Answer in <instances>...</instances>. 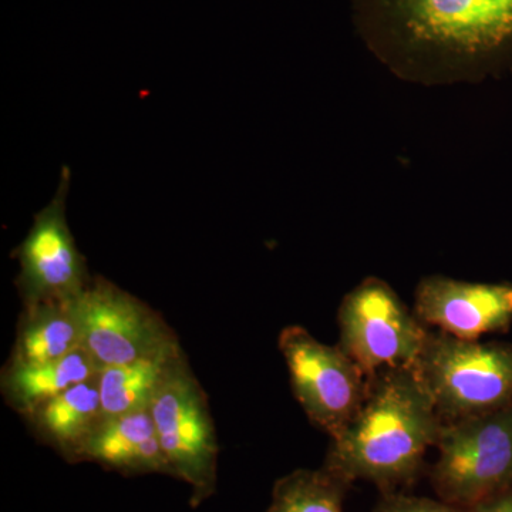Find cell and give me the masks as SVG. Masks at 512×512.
I'll return each instance as SVG.
<instances>
[{"instance_id": "1", "label": "cell", "mask_w": 512, "mask_h": 512, "mask_svg": "<svg viewBox=\"0 0 512 512\" xmlns=\"http://www.w3.org/2000/svg\"><path fill=\"white\" fill-rule=\"evenodd\" d=\"M377 62L424 87L466 86L512 70V0H352Z\"/></svg>"}, {"instance_id": "2", "label": "cell", "mask_w": 512, "mask_h": 512, "mask_svg": "<svg viewBox=\"0 0 512 512\" xmlns=\"http://www.w3.org/2000/svg\"><path fill=\"white\" fill-rule=\"evenodd\" d=\"M443 424L414 367L383 370L370 377L356 416L330 437L323 467L350 485L367 481L396 493L420 477Z\"/></svg>"}, {"instance_id": "3", "label": "cell", "mask_w": 512, "mask_h": 512, "mask_svg": "<svg viewBox=\"0 0 512 512\" xmlns=\"http://www.w3.org/2000/svg\"><path fill=\"white\" fill-rule=\"evenodd\" d=\"M444 423L512 406V345L431 330L414 365Z\"/></svg>"}, {"instance_id": "4", "label": "cell", "mask_w": 512, "mask_h": 512, "mask_svg": "<svg viewBox=\"0 0 512 512\" xmlns=\"http://www.w3.org/2000/svg\"><path fill=\"white\" fill-rule=\"evenodd\" d=\"M430 480L437 497L461 508L512 487V406L444 423Z\"/></svg>"}, {"instance_id": "5", "label": "cell", "mask_w": 512, "mask_h": 512, "mask_svg": "<svg viewBox=\"0 0 512 512\" xmlns=\"http://www.w3.org/2000/svg\"><path fill=\"white\" fill-rule=\"evenodd\" d=\"M336 322L340 349L367 379L383 370L414 367L430 332L377 276H367L343 296Z\"/></svg>"}, {"instance_id": "6", "label": "cell", "mask_w": 512, "mask_h": 512, "mask_svg": "<svg viewBox=\"0 0 512 512\" xmlns=\"http://www.w3.org/2000/svg\"><path fill=\"white\" fill-rule=\"evenodd\" d=\"M150 413L173 477L190 484L191 504L198 507L217 485L218 441L207 396L185 353L165 377Z\"/></svg>"}, {"instance_id": "7", "label": "cell", "mask_w": 512, "mask_h": 512, "mask_svg": "<svg viewBox=\"0 0 512 512\" xmlns=\"http://www.w3.org/2000/svg\"><path fill=\"white\" fill-rule=\"evenodd\" d=\"M278 348L303 413L329 439L336 436L365 402L369 379L338 343L326 345L303 326L282 329Z\"/></svg>"}, {"instance_id": "8", "label": "cell", "mask_w": 512, "mask_h": 512, "mask_svg": "<svg viewBox=\"0 0 512 512\" xmlns=\"http://www.w3.org/2000/svg\"><path fill=\"white\" fill-rule=\"evenodd\" d=\"M72 305L82 348L99 370L156 355L180 343L154 309L101 276L92 279Z\"/></svg>"}, {"instance_id": "9", "label": "cell", "mask_w": 512, "mask_h": 512, "mask_svg": "<svg viewBox=\"0 0 512 512\" xmlns=\"http://www.w3.org/2000/svg\"><path fill=\"white\" fill-rule=\"evenodd\" d=\"M70 170L63 168L53 200L37 212L25 241L16 248L20 271L16 286L25 306L69 302L92 282L66 217Z\"/></svg>"}, {"instance_id": "10", "label": "cell", "mask_w": 512, "mask_h": 512, "mask_svg": "<svg viewBox=\"0 0 512 512\" xmlns=\"http://www.w3.org/2000/svg\"><path fill=\"white\" fill-rule=\"evenodd\" d=\"M413 311L431 330L457 339L480 340L511 329L512 284L427 275L416 286Z\"/></svg>"}, {"instance_id": "11", "label": "cell", "mask_w": 512, "mask_h": 512, "mask_svg": "<svg viewBox=\"0 0 512 512\" xmlns=\"http://www.w3.org/2000/svg\"><path fill=\"white\" fill-rule=\"evenodd\" d=\"M79 461H94L123 474L173 476L150 409L104 417L86 441Z\"/></svg>"}, {"instance_id": "12", "label": "cell", "mask_w": 512, "mask_h": 512, "mask_svg": "<svg viewBox=\"0 0 512 512\" xmlns=\"http://www.w3.org/2000/svg\"><path fill=\"white\" fill-rule=\"evenodd\" d=\"M25 419L43 443L79 463L84 444L104 419L99 375L40 404Z\"/></svg>"}, {"instance_id": "13", "label": "cell", "mask_w": 512, "mask_h": 512, "mask_svg": "<svg viewBox=\"0 0 512 512\" xmlns=\"http://www.w3.org/2000/svg\"><path fill=\"white\" fill-rule=\"evenodd\" d=\"M99 367L83 348L43 363L8 362L0 377L5 402L23 417L76 384L99 375Z\"/></svg>"}, {"instance_id": "14", "label": "cell", "mask_w": 512, "mask_h": 512, "mask_svg": "<svg viewBox=\"0 0 512 512\" xmlns=\"http://www.w3.org/2000/svg\"><path fill=\"white\" fill-rule=\"evenodd\" d=\"M183 353L178 343L156 355L101 369L99 387L103 416H121L150 409L175 360Z\"/></svg>"}, {"instance_id": "15", "label": "cell", "mask_w": 512, "mask_h": 512, "mask_svg": "<svg viewBox=\"0 0 512 512\" xmlns=\"http://www.w3.org/2000/svg\"><path fill=\"white\" fill-rule=\"evenodd\" d=\"M82 348L79 320L72 301L25 306L10 362L43 363Z\"/></svg>"}, {"instance_id": "16", "label": "cell", "mask_w": 512, "mask_h": 512, "mask_svg": "<svg viewBox=\"0 0 512 512\" xmlns=\"http://www.w3.org/2000/svg\"><path fill=\"white\" fill-rule=\"evenodd\" d=\"M349 488L325 467L299 468L276 481L266 512H343Z\"/></svg>"}, {"instance_id": "17", "label": "cell", "mask_w": 512, "mask_h": 512, "mask_svg": "<svg viewBox=\"0 0 512 512\" xmlns=\"http://www.w3.org/2000/svg\"><path fill=\"white\" fill-rule=\"evenodd\" d=\"M373 512H468L467 508L457 507L447 501L433 498L416 497L396 491L386 493L380 498Z\"/></svg>"}, {"instance_id": "18", "label": "cell", "mask_w": 512, "mask_h": 512, "mask_svg": "<svg viewBox=\"0 0 512 512\" xmlns=\"http://www.w3.org/2000/svg\"><path fill=\"white\" fill-rule=\"evenodd\" d=\"M468 512H512V487L501 493L481 501L473 507L467 508Z\"/></svg>"}]
</instances>
